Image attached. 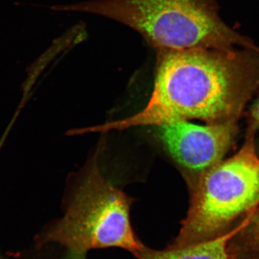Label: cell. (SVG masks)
Instances as JSON below:
<instances>
[{
    "instance_id": "6da1fadb",
    "label": "cell",
    "mask_w": 259,
    "mask_h": 259,
    "mask_svg": "<svg viewBox=\"0 0 259 259\" xmlns=\"http://www.w3.org/2000/svg\"><path fill=\"white\" fill-rule=\"evenodd\" d=\"M258 86V47L165 51L145 108L123 120L79 129V133L158 126L187 119L235 122Z\"/></svg>"
},
{
    "instance_id": "7a4b0ae2",
    "label": "cell",
    "mask_w": 259,
    "mask_h": 259,
    "mask_svg": "<svg viewBox=\"0 0 259 259\" xmlns=\"http://www.w3.org/2000/svg\"><path fill=\"white\" fill-rule=\"evenodd\" d=\"M64 10L101 15L125 24L161 52L254 47L223 23L210 0H93Z\"/></svg>"
},
{
    "instance_id": "3957f363",
    "label": "cell",
    "mask_w": 259,
    "mask_h": 259,
    "mask_svg": "<svg viewBox=\"0 0 259 259\" xmlns=\"http://www.w3.org/2000/svg\"><path fill=\"white\" fill-rule=\"evenodd\" d=\"M253 130L236 155L203 171L179 236L170 247L222 236L232 231L236 221L258 208L259 156Z\"/></svg>"
},
{
    "instance_id": "277c9868",
    "label": "cell",
    "mask_w": 259,
    "mask_h": 259,
    "mask_svg": "<svg viewBox=\"0 0 259 259\" xmlns=\"http://www.w3.org/2000/svg\"><path fill=\"white\" fill-rule=\"evenodd\" d=\"M131 199L102 176L95 163L64 217L39 237L37 245L60 243L78 253L117 247L136 255L145 246L131 227Z\"/></svg>"
},
{
    "instance_id": "5b68a950",
    "label": "cell",
    "mask_w": 259,
    "mask_h": 259,
    "mask_svg": "<svg viewBox=\"0 0 259 259\" xmlns=\"http://www.w3.org/2000/svg\"><path fill=\"white\" fill-rule=\"evenodd\" d=\"M160 139L182 166L204 171L221 161L236 134L235 122L197 125L180 120L157 126Z\"/></svg>"
},
{
    "instance_id": "8992f818",
    "label": "cell",
    "mask_w": 259,
    "mask_h": 259,
    "mask_svg": "<svg viewBox=\"0 0 259 259\" xmlns=\"http://www.w3.org/2000/svg\"><path fill=\"white\" fill-rule=\"evenodd\" d=\"M235 229L209 241L166 250H153L145 248L136 255L138 259H230L227 245Z\"/></svg>"
},
{
    "instance_id": "52a82bcc",
    "label": "cell",
    "mask_w": 259,
    "mask_h": 259,
    "mask_svg": "<svg viewBox=\"0 0 259 259\" xmlns=\"http://www.w3.org/2000/svg\"><path fill=\"white\" fill-rule=\"evenodd\" d=\"M227 249L230 259H259V207L237 227Z\"/></svg>"
},
{
    "instance_id": "ba28073f",
    "label": "cell",
    "mask_w": 259,
    "mask_h": 259,
    "mask_svg": "<svg viewBox=\"0 0 259 259\" xmlns=\"http://www.w3.org/2000/svg\"><path fill=\"white\" fill-rule=\"evenodd\" d=\"M252 117L253 119V125L259 127V98L252 108Z\"/></svg>"
},
{
    "instance_id": "9c48e42d",
    "label": "cell",
    "mask_w": 259,
    "mask_h": 259,
    "mask_svg": "<svg viewBox=\"0 0 259 259\" xmlns=\"http://www.w3.org/2000/svg\"><path fill=\"white\" fill-rule=\"evenodd\" d=\"M66 259H85V253H74L70 252V255H68Z\"/></svg>"
}]
</instances>
